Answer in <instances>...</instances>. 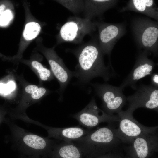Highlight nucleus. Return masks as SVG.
I'll list each match as a JSON object with an SVG mask.
<instances>
[{
    "label": "nucleus",
    "mask_w": 158,
    "mask_h": 158,
    "mask_svg": "<svg viewBox=\"0 0 158 158\" xmlns=\"http://www.w3.org/2000/svg\"><path fill=\"white\" fill-rule=\"evenodd\" d=\"M72 52L78 61L74 71L75 77L77 78L74 85L84 89L95 78L101 77L107 81L116 76L112 67L105 66L104 54L99 44L95 42L86 43L72 50Z\"/></svg>",
    "instance_id": "obj_1"
},
{
    "label": "nucleus",
    "mask_w": 158,
    "mask_h": 158,
    "mask_svg": "<svg viewBox=\"0 0 158 158\" xmlns=\"http://www.w3.org/2000/svg\"><path fill=\"white\" fill-rule=\"evenodd\" d=\"M18 158H48L39 156H28L21 155Z\"/></svg>",
    "instance_id": "obj_27"
},
{
    "label": "nucleus",
    "mask_w": 158,
    "mask_h": 158,
    "mask_svg": "<svg viewBox=\"0 0 158 158\" xmlns=\"http://www.w3.org/2000/svg\"><path fill=\"white\" fill-rule=\"evenodd\" d=\"M80 148L73 142L59 141L54 146L49 158H83Z\"/></svg>",
    "instance_id": "obj_15"
},
{
    "label": "nucleus",
    "mask_w": 158,
    "mask_h": 158,
    "mask_svg": "<svg viewBox=\"0 0 158 158\" xmlns=\"http://www.w3.org/2000/svg\"><path fill=\"white\" fill-rule=\"evenodd\" d=\"M116 1L95 0L85 1L83 11L85 18L91 20L93 16L100 14L112 7Z\"/></svg>",
    "instance_id": "obj_17"
},
{
    "label": "nucleus",
    "mask_w": 158,
    "mask_h": 158,
    "mask_svg": "<svg viewBox=\"0 0 158 158\" xmlns=\"http://www.w3.org/2000/svg\"><path fill=\"white\" fill-rule=\"evenodd\" d=\"M135 92L126 97L128 109L133 112L139 108L158 110V87L151 85H142L137 87Z\"/></svg>",
    "instance_id": "obj_9"
},
{
    "label": "nucleus",
    "mask_w": 158,
    "mask_h": 158,
    "mask_svg": "<svg viewBox=\"0 0 158 158\" xmlns=\"http://www.w3.org/2000/svg\"><path fill=\"white\" fill-rule=\"evenodd\" d=\"M133 112L127 109L117 114L120 120L116 133L122 143L130 144L137 137L156 133L157 130L158 126L147 127L140 124L134 118Z\"/></svg>",
    "instance_id": "obj_5"
},
{
    "label": "nucleus",
    "mask_w": 158,
    "mask_h": 158,
    "mask_svg": "<svg viewBox=\"0 0 158 158\" xmlns=\"http://www.w3.org/2000/svg\"><path fill=\"white\" fill-rule=\"evenodd\" d=\"M95 94L102 102V110L107 114L112 115L122 111L127 101L120 86L112 85L107 83H91Z\"/></svg>",
    "instance_id": "obj_4"
},
{
    "label": "nucleus",
    "mask_w": 158,
    "mask_h": 158,
    "mask_svg": "<svg viewBox=\"0 0 158 158\" xmlns=\"http://www.w3.org/2000/svg\"><path fill=\"white\" fill-rule=\"evenodd\" d=\"M48 57V61L53 74L60 85V98H63V94L69 82L75 77L74 71H71L66 66L63 60L55 54Z\"/></svg>",
    "instance_id": "obj_13"
},
{
    "label": "nucleus",
    "mask_w": 158,
    "mask_h": 158,
    "mask_svg": "<svg viewBox=\"0 0 158 158\" xmlns=\"http://www.w3.org/2000/svg\"><path fill=\"white\" fill-rule=\"evenodd\" d=\"M96 25L98 28L101 50L104 55L110 56L115 44L123 35L124 27L121 25L107 23Z\"/></svg>",
    "instance_id": "obj_12"
},
{
    "label": "nucleus",
    "mask_w": 158,
    "mask_h": 158,
    "mask_svg": "<svg viewBox=\"0 0 158 158\" xmlns=\"http://www.w3.org/2000/svg\"><path fill=\"white\" fill-rule=\"evenodd\" d=\"M123 11L130 10L142 13L158 20V9L152 0H132Z\"/></svg>",
    "instance_id": "obj_16"
},
{
    "label": "nucleus",
    "mask_w": 158,
    "mask_h": 158,
    "mask_svg": "<svg viewBox=\"0 0 158 158\" xmlns=\"http://www.w3.org/2000/svg\"><path fill=\"white\" fill-rule=\"evenodd\" d=\"M31 64L33 68L37 70L40 78L42 81H47L52 77L50 70L44 67L40 62L34 61L32 62Z\"/></svg>",
    "instance_id": "obj_20"
},
{
    "label": "nucleus",
    "mask_w": 158,
    "mask_h": 158,
    "mask_svg": "<svg viewBox=\"0 0 158 158\" xmlns=\"http://www.w3.org/2000/svg\"><path fill=\"white\" fill-rule=\"evenodd\" d=\"M7 89L8 92L12 91L15 88L14 83L12 81L10 82L6 85Z\"/></svg>",
    "instance_id": "obj_25"
},
{
    "label": "nucleus",
    "mask_w": 158,
    "mask_h": 158,
    "mask_svg": "<svg viewBox=\"0 0 158 158\" xmlns=\"http://www.w3.org/2000/svg\"><path fill=\"white\" fill-rule=\"evenodd\" d=\"M23 121L43 128L47 131L48 138H54L60 141L73 142L87 135L92 131L79 126L65 128L49 126L31 119L26 116L23 118Z\"/></svg>",
    "instance_id": "obj_11"
},
{
    "label": "nucleus",
    "mask_w": 158,
    "mask_h": 158,
    "mask_svg": "<svg viewBox=\"0 0 158 158\" xmlns=\"http://www.w3.org/2000/svg\"><path fill=\"white\" fill-rule=\"evenodd\" d=\"M151 82L152 85L158 87V74L157 73L152 74Z\"/></svg>",
    "instance_id": "obj_24"
},
{
    "label": "nucleus",
    "mask_w": 158,
    "mask_h": 158,
    "mask_svg": "<svg viewBox=\"0 0 158 158\" xmlns=\"http://www.w3.org/2000/svg\"><path fill=\"white\" fill-rule=\"evenodd\" d=\"M95 29V24L91 20L72 16L68 18L61 28L59 36L62 42L79 43Z\"/></svg>",
    "instance_id": "obj_7"
},
{
    "label": "nucleus",
    "mask_w": 158,
    "mask_h": 158,
    "mask_svg": "<svg viewBox=\"0 0 158 158\" xmlns=\"http://www.w3.org/2000/svg\"><path fill=\"white\" fill-rule=\"evenodd\" d=\"M41 29L40 25L37 23L32 22L27 23L23 33L24 38L29 40L35 38L40 33Z\"/></svg>",
    "instance_id": "obj_18"
},
{
    "label": "nucleus",
    "mask_w": 158,
    "mask_h": 158,
    "mask_svg": "<svg viewBox=\"0 0 158 158\" xmlns=\"http://www.w3.org/2000/svg\"><path fill=\"white\" fill-rule=\"evenodd\" d=\"M61 4L73 13H76L83 11L85 1L81 0H62Z\"/></svg>",
    "instance_id": "obj_19"
},
{
    "label": "nucleus",
    "mask_w": 158,
    "mask_h": 158,
    "mask_svg": "<svg viewBox=\"0 0 158 158\" xmlns=\"http://www.w3.org/2000/svg\"><path fill=\"white\" fill-rule=\"evenodd\" d=\"M5 6L4 4L0 5V14H2L4 12L5 8Z\"/></svg>",
    "instance_id": "obj_29"
},
{
    "label": "nucleus",
    "mask_w": 158,
    "mask_h": 158,
    "mask_svg": "<svg viewBox=\"0 0 158 158\" xmlns=\"http://www.w3.org/2000/svg\"><path fill=\"white\" fill-rule=\"evenodd\" d=\"M80 149L83 156L90 158L103 155L117 147L122 142L116 129L111 123L99 128L87 135L73 141Z\"/></svg>",
    "instance_id": "obj_3"
},
{
    "label": "nucleus",
    "mask_w": 158,
    "mask_h": 158,
    "mask_svg": "<svg viewBox=\"0 0 158 158\" xmlns=\"http://www.w3.org/2000/svg\"><path fill=\"white\" fill-rule=\"evenodd\" d=\"M5 118L3 115L0 113V124L2 122H3Z\"/></svg>",
    "instance_id": "obj_30"
},
{
    "label": "nucleus",
    "mask_w": 158,
    "mask_h": 158,
    "mask_svg": "<svg viewBox=\"0 0 158 158\" xmlns=\"http://www.w3.org/2000/svg\"><path fill=\"white\" fill-rule=\"evenodd\" d=\"M46 89L43 87H39L37 90L32 94L31 97L34 100H38L46 93Z\"/></svg>",
    "instance_id": "obj_22"
},
{
    "label": "nucleus",
    "mask_w": 158,
    "mask_h": 158,
    "mask_svg": "<svg viewBox=\"0 0 158 158\" xmlns=\"http://www.w3.org/2000/svg\"><path fill=\"white\" fill-rule=\"evenodd\" d=\"M71 116L76 119L80 125L89 128L95 127L102 122L110 123L119 122L120 120L117 114L109 115L99 109L94 97L84 109Z\"/></svg>",
    "instance_id": "obj_8"
},
{
    "label": "nucleus",
    "mask_w": 158,
    "mask_h": 158,
    "mask_svg": "<svg viewBox=\"0 0 158 158\" xmlns=\"http://www.w3.org/2000/svg\"><path fill=\"white\" fill-rule=\"evenodd\" d=\"M13 17L11 11L9 9L6 10L0 16V25L3 26L7 25Z\"/></svg>",
    "instance_id": "obj_21"
},
{
    "label": "nucleus",
    "mask_w": 158,
    "mask_h": 158,
    "mask_svg": "<svg viewBox=\"0 0 158 158\" xmlns=\"http://www.w3.org/2000/svg\"><path fill=\"white\" fill-rule=\"evenodd\" d=\"M90 158H111V156L108 155H103L99 156Z\"/></svg>",
    "instance_id": "obj_28"
},
{
    "label": "nucleus",
    "mask_w": 158,
    "mask_h": 158,
    "mask_svg": "<svg viewBox=\"0 0 158 158\" xmlns=\"http://www.w3.org/2000/svg\"><path fill=\"white\" fill-rule=\"evenodd\" d=\"M148 51H146L139 53L132 71L120 86L123 90L128 86L136 90V83L139 80L152 74L155 64L152 60L148 58Z\"/></svg>",
    "instance_id": "obj_10"
},
{
    "label": "nucleus",
    "mask_w": 158,
    "mask_h": 158,
    "mask_svg": "<svg viewBox=\"0 0 158 158\" xmlns=\"http://www.w3.org/2000/svg\"><path fill=\"white\" fill-rule=\"evenodd\" d=\"M133 30L139 47L157 56L158 40L157 23L143 19L136 20L133 22Z\"/></svg>",
    "instance_id": "obj_6"
},
{
    "label": "nucleus",
    "mask_w": 158,
    "mask_h": 158,
    "mask_svg": "<svg viewBox=\"0 0 158 158\" xmlns=\"http://www.w3.org/2000/svg\"><path fill=\"white\" fill-rule=\"evenodd\" d=\"M0 92L1 93H8L6 86L4 84L0 83Z\"/></svg>",
    "instance_id": "obj_26"
},
{
    "label": "nucleus",
    "mask_w": 158,
    "mask_h": 158,
    "mask_svg": "<svg viewBox=\"0 0 158 158\" xmlns=\"http://www.w3.org/2000/svg\"><path fill=\"white\" fill-rule=\"evenodd\" d=\"M129 147L137 158H146L151 153L157 150L158 135L157 132L147 134L135 138Z\"/></svg>",
    "instance_id": "obj_14"
},
{
    "label": "nucleus",
    "mask_w": 158,
    "mask_h": 158,
    "mask_svg": "<svg viewBox=\"0 0 158 158\" xmlns=\"http://www.w3.org/2000/svg\"><path fill=\"white\" fill-rule=\"evenodd\" d=\"M38 88V87L37 85H30L27 86L25 87V90L26 92L32 94L36 91Z\"/></svg>",
    "instance_id": "obj_23"
},
{
    "label": "nucleus",
    "mask_w": 158,
    "mask_h": 158,
    "mask_svg": "<svg viewBox=\"0 0 158 158\" xmlns=\"http://www.w3.org/2000/svg\"><path fill=\"white\" fill-rule=\"evenodd\" d=\"M3 122L9 128L12 147L21 155L49 158L54 146L60 141L28 131L8 119H5Z\"/></svg>",
    "instance_id": "obj_2"
}]
</instances>
